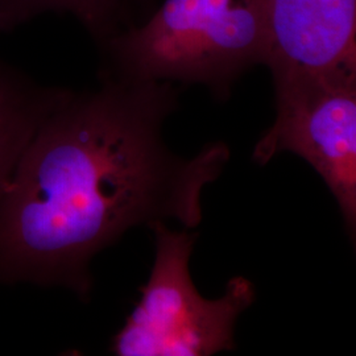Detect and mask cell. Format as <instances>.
Instances as JSON below:
<instances>
[{
    "label": "cell",
    "mask_w": 356,
    "mask_h": 356,
    "mask_svg": "<svg viewBox=\"0 0 356 356\" xmlns=\"http://www.w3.org/2000/svg\"><path fill=\"white\" fill-rule=\"evenodd\" d=\"M64 90L42 86L0 60V194Z\"/></svg>",
    "instance_id": "obj_6"
},
{
    "label": "cell",
    "mask_w": 356,
    "mask_h": 356,
    "mask_svg": "<svg viewBox=\"0 0 356 356\" xmlns=\"http://www.w3.org/2000/svg\"><path fill=\"white\" fill-rule=\"evenodd\" d=\"M69 13L92 36L101 40L118 33L122 19L120 0H0V33L45 13Z\"/></svg>",
    "instance_id": "obj_7"
},
{
    "label": "cell",
    "mask_w": 356,
    "mask_h": 356,
    "mask_svg": "<svg viewBox=\"0 0 356 356\" xmlns=\"http://www.w3.org/2000/svg\"><path fill=\"white\" fill-rule=\"evenodd\" d=\"M172 82L103 76L64 90L0 194V282L63 286L89 298L90 263L135 226L204 218V189L229 160L225 143L191 159L172 152L163 123Z\"/></svg>",
    "instance_id": "obj_1"
},
{
    "label": "cell",
    "mask_w": 356,
    "mask_h": 356,
    "mask_svg": "<svg viewBox=\"0 0 356 356\" xmlns=\"http://www.w3.org/2000/svg\"><path fill=\"white\" fill-rule=\"evenodd\" d=\"M276 120L254 147L266 165L282 152L302 157L335 197L348 235L356 229V73L273 81Z\"/></svg>",
    "instance_id": "obj_4"
},
{
    "label": "cell",
    "mask_w": 356,
    "mask_h": 356,
    "mask_svg": "<svg viewBox=\"0 0 356 356\" xmlns=\"http://www.w3.org/2000/svg\"><path fill=\"white\" fill-rule=\"evenodd\" d=\"M268 0H164L145 24L103 41L107 76L202 83L227 95L232 82L263 64Z\"/></svg>",
    "instance_id": "obj_2"
},
{
    "label": "cell",
    "mask_w": 356,
    "mask_h": 356,
    "mask_svg": "<svg viewBox=\"0 0 356 356\" xmlns=\"http://www.w3.org/2000/svg\"><path fill=\"white\" fill-rule=\"evenodd\" d=\"M156 256L141 297L113 339L119 356H207L235 348V325L252 305L254 284L238 276L216 300L194 286L189 261L198 234L154 222Z\"/></svg>",
    "instance_id": "obj_3"
},
{
    "label": "cell",
    "mask_w": 356,
    "mask_h": 356,
    "mask_svg": "<svg viewBox=\"0 0 356 356\" xmlns=\"http://www.w3.org/2000/svg\"><path fill=\"white\" fill-rule=\"evenodd\" d=\"M273 81L356 73V0H268Z\"/></svg>",
    "instance_id": "obj_5"
}]
</instances>
